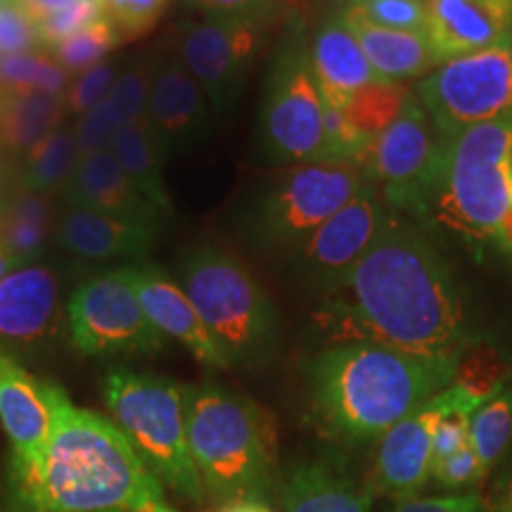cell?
Here are the masks:
<instances>
[{
    "instance_id": "cell-1",
    "label": "cell",
    "mask_w": 512,
    "mask_h": 512,
    "mask_svg": "<svg viewBox=\"0 0 512 512\" xmlns=\"http://www.w3.org/2000/svg\"><path fill=\"white\" fill-rule=\"evenodd\" d=\"M323 323L342 342H375L446 363L482 342L432 235L399 211H389L370 252L328 294Z\"/></svg>"
},
{
    "instance_id": "cell-2",
    "label": "cell",
    "mask_w": 512,
    "mask_h": 512,
    "mask_svg": "<svg viewBox=\"0 0 512 512\" xmlns=\"http://www.w3.org/2000/svg\"><path fill=\"white\" fill-rule=\"evenodd\" d=\"M53 413L36 460L12 465L29 512H176L164 486L110 418L74 406L62 387L43 382Z\"/></svg>"
},
{
    "instance_id": "cell-3",
    "label": "cell",
    "mask_w": 512,
    "mask_h": 512,
    "mask_svg": "<svg viewBox=\"0 0 512 512\" xmlns=\"http://www.w3.org/2000/svg\"><path fill=\"white\" fill-rule=\"evenodd\" d=\"M456 366L375 342H337L309 366L313 418L342 444L377 441L446 389L456 377Z\"/></svg>"
},
{
    "instance_id": "cell-4",
    "label": "cell",
    "mask_w": 512,
    "mask_h": 512,
    "mask_svg": "<svg viewBox=\"0 0 512 512\" xmlns=\"http://www.w3.org/2000/svg\"><path fill=\"white\" fill-rule=\"evenodd\" d=\"M188 446L204 494L228 505L259 503L275 484L278 437L266 408L219 382L183 387Z\"/></svg>"
},
{
    "instance_id": "cell-5",
    "label": "cell",
    "mask_w": 512,
    "mask_h": 512,
    "mask_svg": "<svg viewBox=\"0 0 512 512\" xmlns=\"http://www.w3.org/2000/svg\"><path fill=\"white\" fill-rule=\"evenodd\" d=\"M512 207V112L446 140L439 183L420 226L482 252Z\"/></svg>"
},
{
    "instance_id": "cell-6",
    "label": "cell",
    "mask_w": 512,
    "mask_h": 512,
    "mask_svg": "<svg viewBox=\"0 0 512 512\" xmlns=\"http://www.w3.org/2000/svg\"><path fill=\"white\" fill-rule=\"evenodd\" d=\"M176 280L230 366H256L271 356L278 313L240 259L219 247H192L178 259Z\"/></svg>"
},
{
    "instance_id": "cell-7",
    "label": "cell",
    "mask_w": 512,
    "mask_h": 512,
    "mask_svg": "<svg viewBox=\"0 0 512 512\" xmlns=\"http://www.w3.org/2000/svg\"><path fill=\"white\" fill-rule=\"evenodd\" d=\"M102 399L110 420L159 482L169 484L188 501L200 503L204 486L188 446L181 384L159 375L112 368L102 382Z\"/></svg>"
},
{
    "instance_id": "cell-8",
    "label": "cell",
    "mask_w": 512,
    "mask_h": 512,
    "mask_svg": "<svg viewBox=\"0 0 512 512\" xmlns=\"http://www.w3.org/2000/svg\"><path fill=\"white\" fill-rule=\"evenodd\" d=\"M368 183L373 174L363 162L323 159L287 166L252 204L247 228L261 249L290 256Z\"/></svg>"
},
{
    "instance_id": "cell-9",
    "label": "cell",
    "mask_w": 512,
    "mask_h": 512,
    "mask_svg": "<svg viewBox=\"0 0 512 512\" xmlns=\"http://www.w3.org/2000/svg\"><path fill=\"white\" fill-rule=\"evenodd\" d=\"M259 140L273 164L297 166L328 159L323 138V100L309 62L302 29L275 53L259 112Z\"/></svg>"
},
{
    "instance_id": "cell-10",
    "label": "cell",
    "mask_w": 512,
    "mask_h": 512,
    "mask_svg": "<svg viewBox=\"0 0 512 512\" xmlns=\"http://www.w3.org/2000/svg\"><path fill=\"white\" fill-rule=\"evenodd\" d=\"M413 93L446 140L505 117L512 112L510 43L444 62Z\"/></svg>"
},
{
    "instance_id": "cell-11",
    "label": "cell",
    "mask_w": 512,
    "mask_h": 512,
    "mask_svg": "<svg viewBox=\"0 0 512 512\" xmlns=\"http://www.w3.org/2000/svg\"><path fill=\"white\" fill-rule=\"evenodd\" d=\"M444 155L446 138L411 93L399 119L370 143V174L389 209L420 223L439 183Z\"/></svg>"
},
{
    "instance_id": "cell-12",
    "label": "cell",
    "mask_w": 512,
    "mask_h": 512,
    "mask_svg": "<svg viewBox=\"0 0 512 512\" xmlns=\"http://www.w3.org/2000/svg\"><path fill=\"white\" fill-rule=\"evenodd\" d=\"M268 24L271 19L202 15L176 29L174 57L200 83L216 119L226 117L240 98L264 50Z\"/></svg>"
},
{
    "instance_id": "cell-13",
    "label": "cell",
    "mask_w": 512,
    "mask_h": 512,
    "mask_svg": "<svg viewBox=\"0 0 512 512\" xmlns=\"http://www.w3.org/2000/svg\"><path fill=\"white\" fill-rule=\"evenodd\" d=\"M67 328L83 356H150L164 347L124 268L93 275L76 287L67 302Z\"/></svg>"
},
{
    "instance_id": "cell-14",
    "label": "cell",
    "mask_w": 512,
    "mask_h": 512,
    "mask_svg": "<svg viewBox=\"0 0 512 512\" xmlns=\"http://www.w3.org/2000/svg\"><path fill=\"white\" fill-rule=\"evenodd\" d=\"M389 211L392 209L384 202L377 183H368L347 207L330 216L287 256L294 273L328 297L380 238Z\"/></svg>"
},
{
    "instance_id": "cell-15",
    "label": "cell",
    "mask_w": 512,
    "mask_h": 512,
    "mask_svg": "<svg viewBox=\"0 0 512 512\" xmlns=\"http://www.w3.org/2000/svg\"><path fill=\"white\" fill-rule=\"evenodd\" d=\"M482 401L467 394L456 382L448 384L430 401L415 408L411 415L396 422L377 439V448L370 467L368 484L377 496H389L396 501L418 496L432 479V439L439 420L456 408L477 411Z\"/></svg>"
},
{
    "instance_id": "cell-16",
    "label": "cell",
    "mask_w": 512,
    "mask_h": 512,
    "mask_svg": "<svg viewBox=\"0 0 512 512\" xmlns=\"http://www.w3.org/2000/svg\"><path fill=\"white\" fill-rule=\"evenodd\" d=\"M145 117L166 157L185 155L207 143L216 114L200 83L174 55L155 62Z\"/></svg>"
},
{
    "instance_id": "cell-17",
    "label": "cell",
    "mask_w": 512,
    "mask_h": 512,
    "mask_svg": "<svg viewBox=\"0 0 512 512\" xmlns=\"http://www.w3.org/2000/svg\"><path fill=\"white\" fill-rule=\"evenodd\" d=\"M121 268L136 290L145 316L150 318L159 335L181 342L202 366L211 370L233 368L176 278L150 261Z\"/></svg>"
},
{
    "instance_id": "cell-18",
    "label": "cell",
    "mask_w": 512,
    "mask_h": 512,
    "mask_svg": "<svg viewBox=\"0 0 512 512\" xmlns=\"http://www.w3.org/2000/svg\"><path fill=\"white\" fill-rule=\"evenodd\" d=\"M60 316V275L53 266L34 261L0 278V347H41L57 332Z\"/></svg>"
},
{
    "instance_id": "cell-19",
    "label": "cell",
    "mask_w": 512,
    "mask_h": 512,
    "mask_svg": "<svg viewBox=\"0 0 512 512\" xmlns=\"http://www.w3.org/2000/svg\"><path fill=\"white\" fill-rule=\"evenodd\" d=\"M373 489L339 453L294 463L280 482L283 512H370Z\"/></svg>"
},
{
    "instance_id": "cell-20",
    "label": "cell",
    "mask_w": 512,
    "mask_h": 512,
    "mask_svg": "<svg viewBox=\"0 0 512 512\" xmlns=\"http://www.w3.org/2000/svg\"><path fill=\"white\" fill-rule=\"evenodd\" d=\"M62 197L67 207L100 211L143 226L159 228L164 221L155 204L128 178L110 147L79 157Z\"/></svg>"
},
{
    "instance_id": "cell-21",
    "label": "cell",
    "mask_w": 512,
    "mask_h": 512,
    "mask_svg": "<svg viewBox=\"0 0 512 512\" xmlns=\"http://www.w3.org/2000/svg\"><path fill=\"white\" fill-rule=\"evenodd\" d=\"M441 62L510 43L512 0H430L427 24Z\"/></svg>"
},
{
    "instance_id": "cell-22",
    "label": "cell",
    "mask_w": 512,
    "mask_h": 512,
    "mask_svg": "<svg viewBox=\"0 0 512 512\" xmlns=\"http://www.w3.org/2000/svg\"><path fill=\"white\" fill-rule=\"evenodd\" d=\"M159 228L133 223L100 211L67 207L57 221L55 240L64 252L88 264L143 259L155 249Z\"/></svg>"
},
{
    "instance_id": "cell-23",
    "label": "cell",
    "mask_w": 512,
    "mask_h": 512,
    "mask_svg": "<svg viewBox=\"0 0 512 512\" xmlns=\"http://www.w3.org/2000/svg\"><path fill=\"white\" fill-rule=\"evenodd\" d=\"M0 425L12 446V465H27L43 453L53 430V413L43 382L0 351Z\"/></svg>"
},
{
    "instance_id": "cell-24",
    "label": "cell",
    "mask_w": 512,
    "mask_h": 512,
    "mask_svg": "<svg viewBox=\"0 0 512 512\" xmlns=\"http://www.w3.org/2000/svg\"><path fill=\"white\" fill-rule=\"evenodd\" d=\"M309 62L316 76L320 100L347 107L351 95L370 83L384 81L368 62L342 15H330L318 24L309 38Z\"/></svg>"
},
{
    "instance_id": "cell-25",
    "label": "cell",
    "mask_w": 512,
    "mask_h": 512,
    "mask_svg": "<svg viewBox=\"0 0 512 512\" xmlns=\"http://www.w3.org/2000/svg\"><path fill=\"white\" fill-rule=\"evenodd\" d=\"M339 15L384 81L401 83L408 79H425L444 64L425 31L384 29L349 10H342Z\"/></svg>"
},
{
    "instance_id": "cell-26",
    "label": "cell",
    "mask_w": 512,
    "mask_h": 512,
    "mask_svg": "<svg viewBox=\"0 0 512 512\" xmlns=\"http://www.w3.org/2000/svg\"><path fill=\"white\" fill-rule=\"evenodd\" d=\"M152 69H155V62L147 60V57H138L136 62L121 69L110 95L95 110L79 117L74 124L79 157L110 147V140L121 126L145 117Z\"/></svg>"
},
{
    "instance_id": "cell-27",
    "label": "cell",
    "mask_w": 512,
    "mask_h": 512,
    "mask_svg": "<svg viewBox=\"0 0 512 512\" xmlns=\"http://www.w3.org/2000/svg\"><path fill=\"white\" fill-rule=\"evenodd\" d=\"M110 150L119 159V164L124 166L128 178L136 183V188L155 204L159 214L164 219L171 216L174 202H171V195L164 183L166 152L159 145L147 117L128 121V124L121 126L110 140Z\"/></svg>"
},
{
    "instance_id": "cell-28",
    "label": "cell",
    "mask_w": 512,
    "mask_h": 512,
    "mask_svg": "<svg viewBox=\"0 0 512 512\" xmlns=\"http://www.w3.org/2000/svg\"><path fill=\"white\" fill-rule=\"evenodd\" d=\"M50 195L24 190L0 207V247L17 266L34 264L46 254L55 235Z\"/></svg>"
},
{
    "instance_id": "cell-29",
    "label": "cell",
    "mask_w": 512,
    "mask_h": 512,
    "mask_svg": "<svg viewBox=\"0 0 512 512\" xmlns=\"http://www.w3.org/2000/svg\"><path fill=\"white\" fill-rule=\"evenodd\" d=\"M67 117L64 95L38 91H3L0 95V147L27 155Z\"/></svg>"
},
{
    "instance_id": "cell-30",
    "label": "cell",
    "mask_w": 512,
    "mask_h": 512,
    "mask_svg": "<svg viewBox=\"0 0 512 512\" xmlns=\"http://www.w3.org/2000/svg\"><path fill=\"white\" fill-rule=\"evenodd\" d=\"M76 162H79V152H76L74 126L60 124L24 155L22 188L53 195L67 185Z\"/></svg>"
},
{
    "instance_id": "cell-31",
    "label": "cell",
    "mask_w": 512,
    "mask_h": 512,
    "mask_svg": "<svg viewBox=\"0 0 512 512\" xmlns=\"http://www.w3.org/2000/svg\"><path fill=\"white\" fill-rule=\"evenodd\" d=\"M470 444L489 472L512 444V380L470 418Z\"/></svg>"
},
{
    "instance_id": "cell-32",
    "label": "cell",
    "mask_w": 512,
    "mask_h": 512,
    "mask_svg": "<svg viewBox=\"0 0 512 512\" xmlns=\"http://www.w3.org/2000/svg\"><path fill=\"white\" fill-rule=\"evenodd\" d=\"M411 93L413 91H408L403 83L396 81L370 83V86L361 88V91L351 95L344 110H347L349 119L354 121L358 131L373 140L375 136H380L392 121L399 119V114L403 112V107H406Z\"/></svg>"
},
{
    "instance_id": "cell-33",
    "label": "cell",
    "mask_w": 512,
    "mask_h": 512,
    "mask_svg": "<svg viewBox=\"0 0 512 512\" xmlns=\"http://www.w3.org/2000/svg\"><path fill=\"white\" fill-rule=\"evenodd\" d=\"M0 81L5 91H38L64 95L69 74L64 72L46 50L19 55H0Z\"/></svg>"
},
{
    "instance_id": "cell-34",
    "label": "cell",
    "mask_w": 512,
    "mask_h": 512,
    "mask_svg": "<svg viewBox=\"0 0 512 512\" xmlns=\"http://www.w3.org/2000/svg\"><path fill=\"white\" fill-rule=\"evenodd\" d=\"M119 43V31L114 29V24L105 15L98 19V22H93L91 27L81 29L79 34L64 38L62 43L50 48L48 53L53 55V60L60 64L67 74H81L86 72V69L98 67V64L105 62V57L110 55Z\"/></svg>"
},
{
    "instance_id": "cell-35",
    "label": "cell",
    "mask_w": 512,
    "mask_h": 512,
    "mask_svg": "<svg viewBox=\"0 0 512 512\" xmlns=\"http://www.w3.org/2000/svg\"><path fill=\"white\" fill-rule=\"evenodd\" d=\"M510 377L512 368L508 366V361L494 347H486L482 339L460 356L453 382L484 403L501 392L505 384L510 382Z\"/></svg>"
},
{
    "instance_id": "cell-36",
    "label": "cell",
    "mask_w": 512,
    "mask_h": 512,
    "mask_svg": "<svg viewBox=\"0 0 512 512\" xmlns=\"http://www.w3.org/2000/svg\"><path fill=\"white\" fill-rule=\"evenodd\" d=\"M370 24L396 31H425L430 24V0H347V8Z\"/></svg>"
},
{
    "instance_id": "cell-37",
    "label": "cell",
    "mask_w": 512,
    "mask_h": 512,
    "mask_svg": "<svg viewBox=\"0 0 512 512\" xmlns=\"http://www.w3.org/2000/svg\"><path fill=\"white\" fill-rule=\"evenodd\" d=\"M171 3L174 0H102V8L119 31L121 41H128L155 29Z\"/></svg>"
},
{
    "instance_id": "cell-38",
    "label": "cell",
    "mask_w": 512,
    "mask_h": 512,
    "mask_svg": "<svg viewBox=\"0 0 512 512\" xmlns=\"http://www.w3.org/2000/svg\"><path fill=\"white\" fill-rule=\"evenodd\" d=\"M105 17L102 0H72L62 10L53 12L38 22V36H41V48L48 50L62 43L64 38L79 34L81 29L91 27L93 22Z\"/></svg>"
},
{
    "instance_id": "cell-39",
    "label": "cell",
    "mask_w": 512,
    "mask_h": 512,
    "mask_svg": "<svg viewBox=\"0 0 512 512\" xmlns=\"http://www.w3.org/2000/svg\"><path fill=\"white\" fill-rule=\"evenodd\" d=\"M117 76V67L110 62H102L98 67L76 74V79L69 83L67 93H64V110L74 117H83V114L95 110L110 95Z\"/></svg>"
},
{
    "instance_id": "cell-40",
    "label": "cell",
    "mask_w": 512,
    "mask_h": 512,
    "mask_svg": "<svg viewBox=\"0 0 512 512\" xmlns=\"http://www.w3.org/2000/svg\"><path fill=\"white\" fill-rule=\"evenodd\" d=\"M484 477L486 470L472 444H467L463 451L453 453L451 458L439 460V463L432 465L434 482L441 489L456 491V494H470L472 486H477Z\"/></svg>"
},
{
    "instance_id": "cell-41",
    "label": "cell",
    "mask_w": 512,
    "mask_h": 512,
    "mask_svg": "<svg viewBox=\"0 0 512 512\" xmlns=\"http://www.w3.org/2000/svg\"><path fill=\"white\" fill-rule=\"evenodd\" d=\"M41 48L36 19L22 5L10 3L0 8V55L36 53Z\"/></svg>"
},
{
    "instance_id": "cell-42",
    "label": "cell",
    "mask_w": 512,
    "mask_h": 512,
    "mask_svg": "<svg viewBox=\"0 0 512 512\" xmlns=\"http://www.w3.org/2000/svg\"><path fill=\"white\" fill-rule=\"evenodd\" d=\"M475 411L467 408H456V411L446 413L439 420L437 430H434L432 439V465L439 460L451 458L453 453L463 451L470 444V418Z\"/></svg>"
},
{
    "instance_id": "cell-43",
    "label": "cell",
    "mask_w": 512,
    "mask_h": 512,
    "mask_svg": "<svg viewBox=\"0 0 512 512\" xmlns=\"http://www.w3.org/2000/svg\"><path fill=\"white\" fill-rule=\"evenodd\" d=\"M392 512H486L484 498L470 494H448V496H413L396 503Z\"/></svg>"
},
{
    "instance_id": "cell-44",
    "label": "cell",
    "mask_w": 512,
    "mask_h": 512,
    "mask_svg": "<svg viewBox=\"0 0 512 512\" xmlns=\"http://www.w3.org/2000/svg\"><path fill=\"white\" fill-rule=\"evenodd\" d=\"M202 15L271 19L278 0H192Z\"/></svg>"
},
{
    "instance_id": "cell-45",
    "label": "cell",
    "mask_w": 512,
    "mask_h": 512,
    "mask_svg": "<svg viewBox=\"0 0 512 512\" xmlns=\"http://www.w3.org/2000/svg\"><path fill=\"white\" fill-rule=\"evenodd\" d=\"M486 512H512V463L503 467L491 489L489 501H484Z\"/></svg>"
},
{
    "instance_id": "cell-46",
    "label": "cell",
    "mask_w": 512,
    "mask_h": 512,
    "mask_svg": "<svg viewBox=\"0 0 512 512\" xmlns=\"http://www.w3.org/2000/svg\"><path fill=\"white\" fill-rule=\"evenodd\" d=\"M19 5H22L24 10L29 12L31 17L36 19V24L41 22V19H46L48 15H53V12L62 10L64 5H69L72 0H17Z\"/></svg>"
},
{
    "instance_id": "cell-47",
    "label": "cell",
    "mask_w": 512,
    "mask_h": 512,
    "mask_svg": "<svg viewBox=\"0 0 512 512\" xmlns=\"http://www.w3.org/2000/svg\"><path fill=\"white\" fill-rule=\"evenodd\" d=\"M494 245H496L498 249H501L503 254L512 256V207L508 209V214L503 216L501 223H498Z\"/></svg>"
},
{
    "instance_id": "cell-48",
    "label": "cell",
    "mask_w": 512,
    "mask_h": 512,
    "mask_svg": "<svg viewBox=\"0 0 512 512\" xmlns=\"http://www.w3.org/2000/svg\"><path fill=\"white\" fill-rule=\"evenodd\" d=\"M221 512H273V510H268L266 505L261 503H240V505H228V508H223Z\"/></svg>"
},
{
    "instance_id": "cell-49",
    "label": "cell",
    "mask_w": 512,
    "mask_h": 512,
    "mask_svg": "<svg viewBox=\"0 0 512 512\" xmlns=\"http://www.w3.org/2000/svg\"><path fill=\"white\" fill-rule=\"evenodd\" d=\"M15 268H17L15 261H12L10 254L0 247V278H3V275H8L10 271H15Z\"/></svg>"
},
{
    "instance_id": "cell-50",
    "label": "cell",
    "mask_w": 512,
    "mask_h": 512,
    "mask_svg": "<svg viewBox=\"0 0 512 512\" xmlns=\"http://www.w3.org/2000/svg\"><path fill=\"white\" fill-rule=\"evenodd\" d=\"M10 3H15V0H0V8H3V5H10Z\"/></svg>"
},
{
    "instance_id": "cell-51",
    "label": "cell",
    "mask_w": 512,
    "mask_h": 512,
    "mask_svg": "<svg viewBox=\"0 0 512 512\" xmlns=\"http://www.w3.org/2000/svg\"><path fill=\"white\" fill-rule=\"evenodd\" d=\"M3 91H5V88H3V81H0V95H3Z\"/></svg>"
},
{
    "instance_id": "cell-52",
    "label": "cell",
    "mask_w": 512,
    "mask_h": 512,
    "mask_svg": "<svg viewBox=\"0 0 512 512\" xmlns=\"http://www.w3.org/2000/svg\"><path fill=\"white\" fill-rule=\"evenodd\" d=\"M510 60H512V36H510Z\"/></svg>"
}]
</instances>
